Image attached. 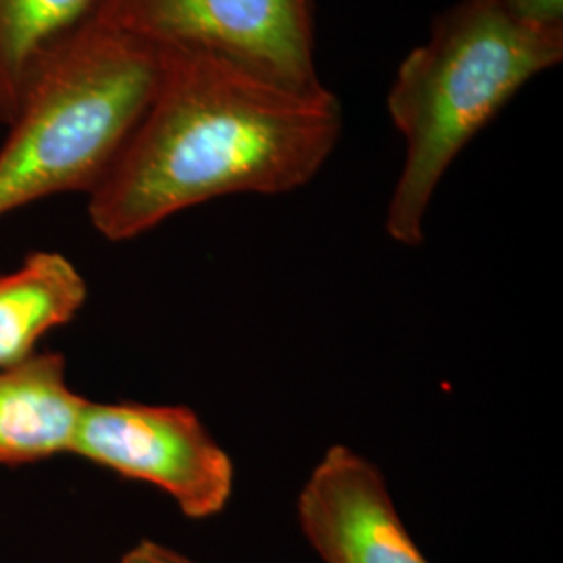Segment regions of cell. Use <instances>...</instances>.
Here are the masks:
<instances>
[{"label": "cell", "instance_id": "cell-8", "mask_svg": "<svg viewBox=\"0 0 563 563\" xmlns=\"http://www.w3.org/2000/svg\"><path fill=\"white\" fill-rule=\"evenodd\" d=\"M88 299L80 269L55 251L30 253L0 276V369L25 362L38 342L71 322Z\"/></svg>", "mask_w": 563, "mask_h": 563}, {"label": "cell", "instance_id": "cell-6", "mask_svg": "<svg viewBox=\"0 0 563 563\" xmlns=\"http://www.w3.org/2000/svg\"><path fill=\"white\" fill-rule=\"evenodd\" d=\"M302 534L323 563H430L390 497L383 472L336 444L302 484Z\"/></svg>", "mask_w": 563, "mask_h": 563}, {"label": "cell", "instance_id": "cell-7", "mask_svg": "<svg viewBox=\"0 0 563 563\" xmlns=\"http://www.w3.org/2000/svg\"><path fill=\"white\" fill-rule=\"evenodd\" d=\"M88 399L67 383L60 353H34L0 369V465L71 455Z\"/></svg>", "mask_w": 563, "mask_h": 563}, {"label": "cell", "instance_id": "cell-9", "mask_svg": "<svg viewBox=\"0 0 563 563\" xmlns=\"http://www.w3.org/2000/svg\"><path fill=\"white\" fill-rule=\"evenodd\" d=\"M95 9L97 0H0V123L15 120L42 63Z\"/></svg>", "mask_w": 563, "mask_h": 563}, {"label": "cell", "instance_id": "cell-2", "mask_svg": "<svg viewBox=\"0 0 563 563\" xmlns=\"http://www.w3.org/2000/svg\"><path fill=\"white\" fill-rule=\"evenodd\" d=\"M563 59V32L511 20L490 0H460L399 65L388 115L405 162L386 209L388 236L423 241V222L449 167L523 84Z\"/></svg>", "mask_w": 563, "mask_h": 563}, {"label": "cell", "instance_id": "cell-4", "mask_svg": "<svg viewBox=\"0 0 563 563\" xmlns=\"http://www.w3.org/2000/svg\"><path fill=\"white\" fill-rule=\"evenodd\" d=\"M313 15V0H97L92 20L155 53H202L313 90L323 86Z\"/></svg>", "mask_w": 563, "mask_h": 563}, {"label": "cell", "instance_id": "cell-3", "mask_svg": "<svg viewBox=\"0 0 563 563\" xmlns=\"http://www.w3.org/2000/svg\"><path fill=\"white\" fill-rule=\"evenodd\" d=\"M159 55L97 20L42 63L0 148V218L63 192L90 195L141 120Z\"/></svg>", "mask_w": 563, "mask_h": 563}, {"label": "cell", "instance_id": "cell-11", "mask_svg": "<svg viewBox=\"0 0 563 563\" xmlns=\"http://www.w3.org/2000/svg\"><path fill=\"white\" fill-rule=\"evenodd\" d=\"M120 563H195L190 558L181 555L178 551L169 549L162 543L155 541H141L134 544Z\"/></svg>", "mask_w": 563, "mask_h": 563}, {"label": "cell", "instance_id": "cell-5", "mask_svg": "<svg viewBox=\"0 0 563 563\" xmlns=\"http://www.w3.org/2000/svg\"><path fill=\"white\" fill-rule=\"evenodd\" d=\"M71 455L165 493L190 520L222 514L234 463L186 405L86 402Z\"/></svg>", "mask_w": 563, "mask_h": 563}, {"label": "cell", "instance_id": "cell-10", "mask_svg": "<svg viewBox=\"0 0 563 563\" xmlns=\"http://www.w3.org/2000/svg\"><path fill=\"white\" fill-rule=\"evenodd\" d=\"M511 20L544 32H563V0H490Z\"/></svg>", "mask_w": 563, "mask_h": 563}, {"label": "cell", "instance_id": "cell-1", "mask_svg": "<svg viewBox=\"0 0 563 563\" xmlns=\"http://www.w3.org/2000/svg\"><path fill=\"white\" fill-rule=\"evenodd\" d=\"M157 55L153 97L88 195L107 241L139 239L220 197L292 192L341 141V101L325 86L290 88L202 53Z\"/></svg>", "mask_w": 563, "mask_h": 563}]
</instances>
